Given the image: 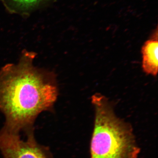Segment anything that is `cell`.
<instances>
[{
    "mask_svg": "<svg viewBox=\"0 0 158 158\" xmlns=\"http://www.w3.org/2000/svg\"><path fill=\"white\" fill-rule=\"evenodd\" d=\"M142 68L148 75L156 76L158 69L157 29L151 38L146 40L141 48Z\"/></svg>",
    "mask_w": 158,
    "mask_h": 158,
    "instance_id": "5",
    "label": "cell"
},
{
    "mask_svg": "<svg viewBox=\"0 0 158 158\" xmlns=\"http://www.w3.org/2000/svg\"><path fill=\"white\" fill-rule=\"evenodd\" d=\"M25 140L20 135L0 130V152L3 158H54L50 148L40 144L34 132L26 135Z\"/></svg>",
    "mask_w": 158,
    "mask_h": 158,
    "instance_id": "3",
    "label": "cell"
},
{
    "mask_svg": "<svg viewBox=\"0 0 158 158\" xmlns=\"http://www.w3.org/2000/svg\"><path fill=\"white\" fill-rule=\"evenodd\" d=\"M37 54L23 51L17 63H8L0 70V112L3 128L25 135L34 132L40 113L52 112L59 94L56 74L36 67Z\"/></svg>",
    "mask_w": 158,
    "mask_h": 158,
    "instance_id": "1",
    "label": "cell"
},
{
    "mask_svg": "<svg viewBox=\"0 0 158 158\" xmlns=\"http://www.w3.org/2000/svg\"><path fill=\"white\" fill-rule=\"evenodd\" d=\"M94 125L90 143V158H138L140 148L132 128L116 116L104 95L91 97Z\"/></svg>",
    "mask_w": 158,
    "mask_h": 158,
    "instance_id": "2",
    "label": "cell"
},
{
    "mask_svg": "<svg viewBox=\"0 0 158 158\" xmlns=\"http://www.w3.org/2000/svg\"><path fill=\"white\" fill-rule=\"evenodd\" d=\"M56 0H0L7 12L23 18L29 17L35 11L48 7Z\"/></svg>",
    "mask_w": 158,
    "mask_h": 158,
    "instance_id": "4",
    "label": "cell"
}]
</instances>
